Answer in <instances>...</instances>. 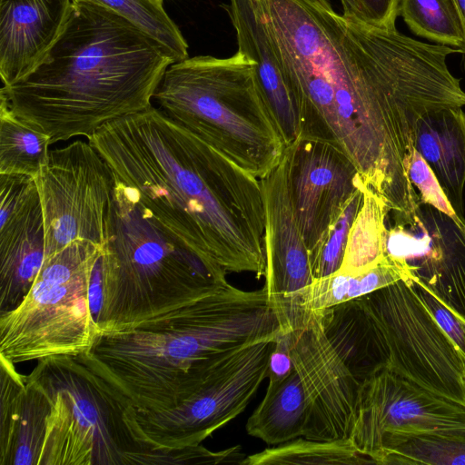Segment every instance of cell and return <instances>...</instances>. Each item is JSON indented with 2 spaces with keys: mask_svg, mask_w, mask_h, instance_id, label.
<instances>
[{
  "mask_svg": "<svg viewBox=\"0 0 465 465\" xmlns=\"http://www.w3.org/2000/svg\"><path fill=\"white\" fill-rule=\"evenodd\" d=\"M307 1L313 3V4L322 5L324 6L331 5V4L328 0H307Z\"/></svg>",
  "mask_w": 465,
  "mask_h": 465,
  "instance_id": "38",
  "label": "cell"
},
{
  "mask_svg": "<svg viewBox=\"0 0 465 465\" xmlns=\"http://www.w3.org/2000/svg\"><path fill=\"white\" fill-rule=\"evenodd\" d=\"M274 339L220 354L195 391L177 406L158 411L130 405L124 419L145 450H176L201 444L241 414L266 378Z\"/></svg>",
  "mask_w": 465,
  "mask_h": 465,
  "instance_id": "9",
  "label": "cell"
},
{
  "mask_svg": "<svg viewBox=\"0 0 465 465\" xmlns=\"http://www.w3.org/2000/svg\"><path fill=\"white\" fill-rule=\"evenodd\" d=\"M99 261L103 302L96 334L134 328L228 283L221 266L165 233L115 185Z\"/></svg>",
  "mask_w": 465,
  "mask_h": 465,
  "instance_id": "5",
  "label": "cell"
},
{
  "mask_svg": "<svg viewBox=\"0 0 465 465\" xmlns=\"http://www.w3.org/2000/svg\"><path fill=\"white\" fill-rule=\"evenodd\" d=\"M415 149L424 158L460 220L465 223V113L447 107L426 114L416 132Z\"/></svg>",
  "mask_w": 465,
  "mask_h": 465,
  "instance_id": "21",
  "label": "cell"
},
{
  "mask_svg": "<svg viewBox=\"0 0 465 465\" xmlns=\"http://www.w3.org/2000/svg\"><path fill=\"white\" fill-rule=\"evenodd\" d=\"M315 313L327 339L361 382L388 367L386 345L359 298Z\"/></svg>",
  "mask_w": 465,
  "mask_h": 465,
  "instance_id": "22",
  "label": "cell"
},
{
  "mask_svg": "<svg viewBox=\"0 0 465 465\" xmlns=\"http://www.w3.org/2000/svg\"><path fill=\"white\" fill-rule=\"evenodd\" d=\"M362 465L375 464L360 453L350 439L317 440L298 437L246 456L241 465Z\"/></svg>",
  "mask_w": 465,
  "mask_h": 465,
  "instance_id": "27",
  "label": "cell"
},
{
  "mask_svg": "<svg viewBox=\"0 0 465 465\" xmlns=\"http://www.w3.org/2000/svg\"><path fill=\"white\" fill-rule=\"evenodd\" d=\"M291 331L290 328H282L276 337L267 368L266 378H268V383L280 382L293 371L294 367L290 350Z\"/></svg>",
  "mask_w": 465,
  "mask_h": 465,
  "instance_id": "36",
  "label": "cell"
},
{
  "mask_svg": "<svg viewBox=\"0 0 465 465\" xmlns=\"http://www.w3.org/2000/svg\"><path fill=\"white\" fill-rule=\"evenodd\" d=\"M399 15L417 35L461 48L464 35L453 0H399Z\"/></svg>",
  "mask_w": 465,
  "mask_h": 465,
  "instance_id": "29",
  "label": "cell"
},
{
  "mask_svg": "<svg viewBox=\"0 0 465 465\" xmlns=\"http://www.w3.org/2000/svg\"><path fill=\"white\" fill-rule=\"evenodd\" d=\"M439 433L465 437V407L440 399L383 368L361 382L350 436L375 464L385 438Z\"/></svg>",
  "mask_w": 465,
  "mask_h": 465,
  "instance_id": "12",
  "label": "cell"
},
{
  "mask_svg": "<svg viewBox=\"0 0 465 465\" xmlns=\"http://www.w3.org/2000/svg\"><path fill=\"white\" fill-rule=\"evenodd\" d=\"M281 329L264 285L242 291L228 282L134 328L95 334L85 354L136 410L158 411L186 400L219 354L274 339Z\"/></svg>",
  "mask_w": 465,
  "mask_h": 465,
  "instance_id": "4",
  "label": "cell"
},
{
  "mask_svg": "<svg viewBox=\"0 0 465 465\" xmlns=\"http://www.w3.org/2000/svg\"><path fill=\"white\" fill-rule=\"evenodd\" d=\"M73 0H0V76L9 86L31 73L62 34Z\"/></svg>",
  "mask_w": 465,
  "mask_h": 465,
  "instance_id": "19",
  "label": "cell"
},
{
  "mask_svg": "<svg viewBox=\"0 0 465 465\" xmlns=\"http://www.w3.org/2000/svg\"><path fill=\"white\" fill-rule=\"evenodd\" d=\"M385 257L465 319V229L450 217L423 203L409 215L394 213Z\"/></svg>",
  "mask_w": 465,
  "mask_h": 465,
  "instance_id": "13",
  "label": "cell"
},
{
  "mask_svg": "<svg viewBox=\"0 0 465 465\" xmlns=\"http://www.w3.org/2000/svg\"><path fill=\"white\" fill-rule=\"evenodd\" d=\"M389 352L387 368L440 399L465 407V357L409 281L359 298Z\"/></svg>",
  "mask_w": 465,
  "mask_h": 465,
  "instance_id": "10",
  "label": "cell"
},
{
  "mask_svg": "<svg viewBox=\"0 0 465 465\" xmlns=\"http://www.w3.org/2000/svg\"><path fill=\"white\" fill-rule=\"evenodd\" d=\"M148 1H150L152 3H154V4H157V5H163V0H148Z\"/></svg>",
  "mask_w": 465,
  "mask_h": 465,
  "instance_id": "39",
  "label": "cell"
},
{
  "mask_svg": "<svg viewBox=\"0 0 465 465\" xmlns=\"http://www.w3.org/2000/svg\"><path fill=\"white\" fill-rule=\"evenodd\" d=\"M260 3L295 88L301 136L341 150L365 185L397 203L405 175L372 83L342 47L337 13L307 0Z\"/></svg>",
  "mask_w": 465,
  "mask_h": 465,
  "instance_id": "3",
  "label": "cell"
},
{
  "mask_svg": "<svg viewBox=\"0 0 465 465\" xmlns=\"http://www.w3.org/2000/svg\"><path fill=\"white\" fill-rule=\"evenodd\" d=\"M222 7L235 31L238 51L254 62L259 87L288 146L302 134L298 100L260 0H229Z\"/></svg>",
  "mask_w": 465,
  "mask_h": 465,
  "instance_id": "18",
  "label": "cell"
},
{
  "mask_svg": "<svg viewBox=\"0 0 465 465\" xmlns=\"http://www.w3.org/2000/svg\"><path fill=\"white\" fill-rule=\"evenodd\" d=\"M409 176L419 192L420 204H428L437 209L465 229V223L458 216L436 175L416 149L411 160Z\"/></svg>",
  "mask_w": 465,
  "mask_h": 465,
  "instance_id": "33",
  "label": "cell"
},
{
  "mask_svg": "<svg viewBox=\"0 0 465 465\" xmlns=\"http://www.w3.org/2000/svg\"><path fill=\"white\" fill-rule=\"evenodd\" d=\"M341 4L345 17L381 28L396 27L399 0H341Z\"/></svg>",
  "mask_w": 465,
  "mask_h": 465,
  "instance_id": "35",
  "label": "cell"
},
{
  "mask_svg": "<svg viewBox=\"0 0 465 465\" xmlns=\"http://www.w3.org/2000/svg\"><path fill=\"white\" fill-rule=\"evenodd\" d=\"M103 250L75 240L44 259L21 303L0 312V358L14 364L90 350L96 328L89 285Z\"/></svg>",
  "mask_w": 465,
  "mask_h": 465,
  "instance_id": "8",
  "label": "cell"
},
{
  "mask_svg": "<svg viewBox=\"0 0 465 465\" xmlns=\"http://www.w3.org/2000/svg\"><path fill=\"white\" fill-rule=\"evenodd\" d=\"M0 465H39L50 404L42 387L0 358Z\"/></svg>",
  "mask_w": 465,
  "mask_h": 465,
  "instance_id": "20",
  "label": "cell"
},
{
  "mask_svg": "<svg viewBox=\"0 0 465 465\" xmlns=\"http://www.w3.org/2000/svg\"><path fill=\"white\" fill-rule=\"evenodd\" d=\"M291 356L307 404L303 436L317 440L350 439L361 382L327 339L319 315L291 331Z\"/></svg>",
  "mask_w": 465,
  "mask_h": 465,
  "instance_id": "14",
  "label": "cell"
},
{
  "mask_svg": "<svg viewBox=\"0 0 465 465\" xmlns=\"http://www.w3.org/2000/svg\"><path fill=\"white\" fill-rule=\"evenodd\" d=\"M453 2L456 5V8H457L459 15H460V23H461V26H462V30H463V35H464V44H463L462 47L460 48V50L462 53L465 54V0H453Z\"/></svg>",
  "mask_w": 465,
  "mask_h": 465,
  "instance_id": "37",
  "label": "cell"
},
{
  "mask_svg": "<svg viewBox=\"0 0 465 465\" xmlns=\"http://www.w3.org/2000/svg\"><path fill=\"white\" fill-rule=\"evenodd\" d=\"M288 180L295 215L310 254L358 188L351 160L334 145L300 136L286 146Z\"/></svg>",
  "mask_w": 465,
  "mask_h": 465,
  "instance_id": "15",
  "label": "cell"
},
{
  "mask_svg": "<svg viewBox=\"0 0 465 465\" xmlns=\"http://www.w3.org/2000/svg\"><path fill=\"white\" fill-rule=\"evenodd\" d=\"M88 142L114 185L165 233L226 272L265 277L259 179L153 105L104 124Z\"/></svg>",
  "mask_w": 465,
  "mask_h": 465,
  "instance_id": "1",
  "label": "cell"
},
{
  "mask_svg": "<svg viewBox=\"0 0 465 465\" xmlns=\"http://www.w3.org/2000/svg\"><path fill=\"white\" fill-rule=\"evenodd\" d=\"M362 180L344 205L341 214L330 226L322 240L310 254L313 279L338 272L342 264L349 233L362 203Z\"/></svg>",
  "mask_w": 465,
  "mask_h": 465,
  "instance_id": "31",
  "label": "cell"
},
{
  "mask_svg": "<svg viewBox=\"0 0 465 465\" xmlns=\"http://www.w3.org/2000/svg\"><path fill=\"white\" fill-rule=\"evenodd\" d=\"M175 60L118 13L73 0L66 25L44 59L0 101L52 144L87 139L104 124L147 110Z\"/></svg>",
  "mask_w": 465,
  "mask_h": 465,
  "instance_id": "2",
  "label": "cell"
},
{
  "mask_svg": "<svg viewBox=\"0 0 465 465\" xmlns=\"http://www.w3.org/2000/svg\"><path fill=\"white\" fill-rule=\"evenodd\" d=\"M125 17L163 45L175 62L187 58L188 44L163 5L148 0H89Z\"/></svg>",
  "mask_w": 465,
  "mask_h": 465,
  "instance_id": "30",
  "label": "cell"
},
{
  "mask_svg": "<svg viewBox=\"0 0 465 465\" xmlns=\"http://www.w3.org/2000/svg\"><path fill=\"white\" fill-rule=\"evenodd\" d=\"M260 183L264 207V286L282 322L294 296L314 280L291 197L284 153Z\"/></svg>",
  "mask_w": 465,
  "mask_h": 465,
  "instance_id": "17",
  "label": "cell"
},
{
  "mask_svg": "<svg viewBox=\"0 0 465 465\" xmlns=\"http://www.w3.org/2000/svg\"><path fill=\"white\" fill-rule=\"evenodd\" d=\"M44 259V217L35 179L0 174V312L21 303Z\"/></svg>",
  "mask_w": 465,
  "mask_h": 465,
  "instance_id": "16",
  "label": "cell"
},
{
  "mask_svg": "<svg viewBox=\"0 0 465 465\" xmlns=\"http://www.w3.org/2000/svg\"><path fill=\"white\" fill-rule=\"evenodd\" d=\"M50 137L19 120L0 101V174L35 178L49 159Z\"/></svg>",
  "mask_w": 465,
  "mask_h": 465,
  "instance_id": "26",
  "label": "cell"
},
{
  "mask_svg": "<svg viewBox=\"0 0 465 465\" xmlns=\"http://www.w3.org/2000/svg\"><path fill=\"white\" fill-rule=\"evenodd\" d=\"M307 404L300 376L293 368L283 381L268 383L265 396L249 417L246 431L269 445L303 436Z\"/></svg>",
  "mask_w": 465,
  "mask_h": 465,
  "instance_id": "24",
  "label": "cell"
},
{
  "mask_svg": "<svg viewBox=\"0 0 465 465\" xmlns=\"http://www.w3.org/2000/svg\"><path fill=\"white\" fill-rule=\"evenodd\" d=\"M35 181L44 217L45 259L75 240L104 251L114 178L98 151L83 140L50 150Z\"/></svg>",
  "mask_w": 465,
  "mask_h": 465,
  "instance_id": "11",
  "label": "cell"
},
{
  "mask_svg": "<svg viewBox=\"0 0 465 465\" xmlns=\"http://www.w3.org/2000/svg\"><path fill=\"white\" fill-rule=\"evenodd\" d=\"M173 121L261 180L286 145L259 87L254 62L196 55L171 64L154 94Z\"/></svg>",
  "mask_w": 465,
  "mask_h": 465,
  "instance_id": "6",
  "label": "cell"
},
{
  "mask_svg": "<svg viewBox=\"0 0 465 465\" xmlns=\"http://www.w3.org/2000/svg\"><path fill=\"white\" fill-rule=\"evenodd\" d=\"M437 324L465 357V319L445 304L422 283L409 281Z\"/></svg>",
  "mask_w": 465,
  "mask_h": 465,
  "instance_id": "34",
  "label": "cell"
},
{
  "mask_svg": "<svg viewBox=\"0 0 465 465\" xmlns=\"http://www.w3.org/2000/svg\"><path fill=\"white\" fill-rule=\"evenodd\" d=\"M376 462L465 465V437L439 433L391 435L382 441Z\"/></svg>",
  "mask_w": 465,
  "mask_h": 465,
  "instance_id": "28",
  "label": "cell"
},
{
  "mask_svg": "<svg viewBox=\"0 0 465 465\" xmlns=\"http://www.w3.org/2000/svg\"><path fill=\"white\" fill-rule=\"evenodd\" d=\"M240 446L212 451L203 445L176 450H147L137 460L138 464H241L246 455Z\"/></svg>",
  "mask_w": 465,
  "mask_h": 465,
  "instance_id": "32",
  "label": "cell"
},
{
  "mask_svg": "<svg viewBox=\"0 0 465 465\" xmlns=\"http://www.w3.org/2000/svg\"><path fill=\"white\" fill-rule=\"evenodd\" d=\"M401 279L409 281L405 271L386 257L377 266L364 272L338 271L315 279L294 296L282 327L300 328L306 322L310 313L361 298Z\"/></svg>",
  "mask_w": 465,
  "mask_h": 465,
  "instance_id": "23",
  "label": "cell"
},
{
  "mask_svg": "<svg viewBox=\"0 0 465 465\" xmlns=\"http://www.w3.org/2000/svg\"><path fill=\"white\" fill-rule=\"evenodd\" d=\"M37 361L28 376L50 404L39 465L134 464L145 449L124 419L133 404L85 352Z\"/></svg>",
  "mask_w": 465,
  "mask_h": 465,
  "instance_id": "7",
  "label": "cell"
},
{
  "mask_svg": "<svg viewBox=\"0 0 465 465\" xmlns=\"http://www.w3.org/2000/svg\"><path fill=\"white\" fill-rule=\"evenodd\" d=\"M361 206L351 228L339 271L361 273L385 260L386 218L391 212L386 202L362 183Z\"/></svg>",
  "mask_w": 465,
  "mask_h": 465,
  "instance_id": "25",
  "label": "cell"
}]
</instances>
